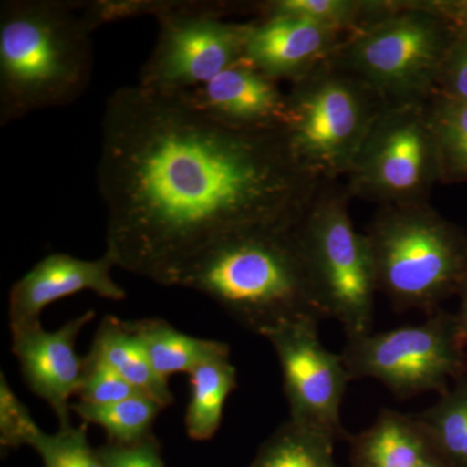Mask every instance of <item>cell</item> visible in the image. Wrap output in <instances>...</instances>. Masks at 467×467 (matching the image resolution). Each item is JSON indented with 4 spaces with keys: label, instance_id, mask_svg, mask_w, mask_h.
Instances as JSON below:
<instances>
[{
    "label": "cell",
    "instance_id": "cell-1",
    "mask_svg": "<svg viewBox=\"0 0 467 467\" xmlns=\"http://www.w3.org/2000/svg\"><path fill=\"white\" fill-rule=\"evenodd\" d=\"M98 187L106 254L165 287L218 242L303 218L321 181L279 129L221 124L183 95L117 88L101 119Z\"/></svg>",
    "mask_w": 467,
    "mask_h": 467
},
{
    "label": "cell",
    "instance_id": "cell-2",
    "mask_svg": "<svg viewBox=\"0 0 467 467\" xmlns=\"http://www.w3.org/2000/svg\"><path fill=\"white\" fill-rule=\"evenodd\" d=\"M299 223L248 230L218 242L178 287L201 292L252 333L325 318L301 244Z\"/></svg>",
    "mask_w": 467,
    "mask_h": 467
},
{
    "label": "cell",
    "instance_id": "cell-3",
    "mask_svg": "<svg viewBox=\"0 0 467 467\" xmlns=\"http://www.w3.org/2000/svg\"><path fill=\"white\" fill-rule=\"evenodd\" d=\"M84 3L7 0L0 7V124L81 98L92 73Z\"/></svg>",
    "mask_w": 467,
    "mask_h": 467
},
{
    "label": "cell",
    "instance_id": "cell-4",
    "mask_svg": "<svg viewBox=\"0 0 467 467\" xmlns=\"http://www.w3.org/2000/svg\"><path fill=\"white\" fill-rule=\"evenodd\" d=\"M367 235L378 291L396 309L432 313L467 285V241L422 202L383 205Z\"/></svg>",
    "mask_w": 467,
    "mask_h": 467
},
{
    "label": "cell",
    "instance_id": "cell-5",
    "mask_svg": "<svg viewBox=\"0 0 467 467\" xmlns=\"http://www.w3.org/2000/svg\"><path fill=\"white\" fill-rule=\"evenodd\" d=\"M279 130L322 183L347 175L386 101L333 57L294 82Z\"/></svg>",
    "mask_w": 467,
    "mask_h": 467
},
{
    "label": "cell",
    "instance_id": "cell-6",
    "mask_svg": "<svg viewBox=\"0 0 467 467\" xmlns=\"http://www.w3.org/2000/svg\"><path fill=\"white\" fill-rule=\"evenodd\" d=\"M451 45L441 11L391 7L350 32L333 57L386 103L425 101Z\"/></svg>",
    "mask_w": 467,
    "mask_h": 467
},
{
    "label": "cell",
    "instance_id": "cell-7",
    "mask_svg": "<svg viewBox=\"0 0 467 467\" xmlns=\"http://www.w3.org/2000/svg\"><path fill=\"white\" fill-rule=\"evenodd\" d=\"M299 233L325 318L340 324L348 339L371 333L376 270L367 235L350 220L346 196L321 190L301 218Z\"/></svg>",
    "mask_w": 467,
    "mask_h": 467
},
{
    "label": "cell",
    "instance_id": "cell-8",
    "mask_svg": "<svg viewBox=\"0 0 467 467\" xmlns=\"http://www.w3.org/2000/svg\"><path fill=\"white\" fill-rule=\"evenodd\" d=\"M466 342L456 316L438 309L422 324L350 337L340 356L350 380L376 379L399 398L441 395L466 376Z\"/></svg>",
    "mask_w": 467,
    "mask_h": 467
},
{
    "label": "cell",
    "instance_id": "cell-9",
    "mask_svg": "<svg viewBox=\"0 0 467 467\" xmlns=\"http://www.w3.org/2000/svg\"><path fill=\"white\" fill-rule=\"evenodd\" d=\"M227 5L156 2L159 34L138 85L160 94H181L207 84L244 58L248 23L223 20Z\"/></svg>",
    "mask_w": 467,
    "mask_h": 467
},
{
    "label": "cell",
    "instance_id": "cell-10",
    "mask_svg": "<svg viewBox=\"0 0 467 467\" xmlns=\"http://www.w3.org/2000/svg\"><path fill=\"white\" fill-rule=\"evenodd\" d=\"M426 101L386 103L347 174L348 192L383 205L425 202L441 178Z\"/></svg>",
    "mask_w": 467,
    "mask_h": 467
},
{
    "label": "cell",
    "instance_id": "cell-11",
    "mask_svg": "<svg viewBox=\"0 0 467 467\" xmlns=\"http://www.w3.org/2000/svg\"><path fill=\"white\" fill-rule=\"evenodd\" d=\"M318 324L319 319H301L264 337L281 365L290 420L337 441L347 436L340 410L350 378L342 356L319 339Z\"/></svg>",
    "mask_w": 467,
    "mask_h": 467
},
{
    "label": "cell",
    "instance_id": "cell-12",
    "mask_svg": "<svg viewBox=\"0 0 467 467\" xmlns=\"http://www.w3.org/2000/svg\"><path fill=\"white\" fill-rule=\"evenodd\" d=\"M94 317V310H88L54 331L45 330L41 321L11 331L12 352L24 380L50 405L58 427L72 425L70 399L78 395L85 371V358L76 352L77 337Z\"/></svg>",
    "mask_w": 467,
    "mask_h": 467
},
{
    "label": "cell",
    "instance_id": "cell-13",
    "mask_svg": "<svg viewBox=\"0 0 467 467\" xmlns=\"http://www.w3.org/2000/svg\"><path fill=\"white\" fill-rule=\"evenodd\" d=\"M115 267V261L106 252L95 260L67 254L43 257L9 291L11 331L41 321L43 309L78 292L91 291L104 299L124 300L126 292L112 276Z\"/></svg>",
    "mask_w": 467,
    "mask_h": 467
},
{
    "label": "cell",
    "instance_id": "cell-14",
    "mask_svg": "<svg viewBox=\"0 0 467 467\" xmlns=\"http://www.w3.org/2000/svg\"><path fill=\"white\" fill-rule=\"evenodd\" d=\"M343 30L296 15H261L248 23L244 58L261 73L295 82L333 57Z\"/></svg>",
    "mask_w": 467,
    "mask_h": 467
},
{
    "label": "cell",
    "instance_id": "cell-15",
    "mask_svg": "<svg viewBox=\"0 0 467 467\" xmlns=\"http://www.w3.org/2000/svg\"><path fill=\"white\" fill-rule=\"evenodd\" d=\"M181 95L211 119L233 128L272 130L284 124L287 97L275 79L245 58Z\"/></svg>",
    "mask_w": 467,
    "mask_h": 467
},
{
    "label": "cell",
    "instance_id": "cell-16",
    "mask_svg": "<svg viewBox=\"0 0 467 467\" xmlns=\"http://www.w3.org/2000/svg\"><path fill=\"white\" fill-rule=\"evenodd\" d=\"M352 467H417L431 450L416 416L384 409L373 425L350 438Z\"/></svg>",
    "mask_w": 467,
    "mask_h": 467
},
{
    "label": "cell",
    "instance_id": "cell-17",
    "mask_svg": "<svg viewBox=\"0 0 467 467\" xmlns=\"http://www.w3.org/2000/svg\"><path fill=\"white\" fill-rule=\"evenodd\" d=\"M143 344L153 368L162 379L174 374H190L211 359L230 356V347L218 340L181 333L167 321L156 318L125 321Z\"/></svg>",
    "mask_w": 467,
    "mask_h": 467
},
{
    "label": "cell",
    "instance_id": "cell-18",
    "mask_svg": "<svg viewBox=\"0 0 467 467\" xmlns=\"http://www.w3.org/2000/svg\"><path fill=\"white\" fill-rule=\"evenodd\" d=\"M91 352L162 409L173 404L174 396L168 380L156 373L143 344L129 330L125 321L112 316L104 317L95 335Z\"/></svg>",
    "mask_w": 467,
    "mask_h": 467
},
{
    "label": "cell",
    "instance_id": "cell-19",
    "mask_svg": "<svg viewBox=\"0 0 467 467\" xmlns=\"http://www.w3.org/2000/svg\"><path fill=\"white\" fill-rule=\"evenodd\" d=\"M190 376V399L184 426L196 441L213 438L223 423L230 393L236 387V368L230 356L211 359L193 368Z\"/></svg>",
    "mask_w": 467,
    "mask_h": 467
},
{
    "label": "cell",
    "instance_id": "cell-20",
    "mask_svg": "<svg viewBox=\"0 0 467 467\" xmlns=\"http://www.w3.org/2000/svg\"><path fill=\"white\" fill-rule=\"evenodd\" d=\"M430 444L451 467H467V376L416 414Z\"/></svg>",
    "mask_w": 467,
    "mask_h": 467
},
{
    "label": "cell",
    "instance_id": "cell-21",
    "mask_svg": "<svg viewBox=\"0 0 467 467\" xmlns=\"http://www.w3.org/2000/svg\"><path fill=\"white\" fill-rule=\"evenodd\" d=\"M335 439L288 418L261 445L250 467H339Z\"/></svg>",
    "mask_w": 467,
    "mask_h": 467
},
{
    "label": "cell",
    "instance_id": "cell-22",
    "mask_svg": "<svg viewBox=\"0 0 467 467\" xmlns=\"http://www.w3.org/2000/svg\"><path fill=\"white\" fill-rule=\"evenodd\" d=\"M162 408L149 396H134L110 404H72V411L90 425L99 426L115 444L129 445L150 436Z\"/></svg>",
    "mask_w": 467,
    "mask_h": 467
},
{
    "label": "cell",
    "instance_id": "cell-23",
    "mask_svg": "<svg viewBox=\"0 0 467 467\" xmlns=\"http://www.w3.org/2000/svg\"><path fill=\"white\" fill-rule=\"evenodd\" d=\"M430 116L441 178H467V103L439 95Z\"/></svg>",
    "mask_w": 467,
    "mask_h": 467
},
{
    "label": "cell",
    "instance_id": "cell-24",
    "mask_svg": "<svg viewBox=\"0 0 467 467\" xmlns=\"http://www.w3.org/2000/svg\"><path fill=\"white\" fill-rule=\"evenodd\" d=\"M261 15L285 14L310 18L324 26L355 32L364 26V18L379 16L389 11L382 3L353 2V0H273L256 5Z\"/></svg>",
    "mask_w": 467,
    "mask_h": 467
},
{
    "label": "cell",
    "instance_id": "cell-25",
    "mask_svg": "<svg viewBox=\"0 0 467 467\" xmlns=\"http://www.w3.org/2000/svg\"><path fill=\"white\" fill-rule=\"evenodd\" d=\"M43 467H104L88 442L85 427H58L55 434L43 430L32 442Z\"/></svg>",
    "mask_w": 467,
    "mask_h": 467
},
{
    "label": "cell",
    "instance_id": "cell-26",
    "mask_svg": "<svg viewBox=\"0 0 467 467\" xmlns=\"http://www.w3.org/2000/svg\"><path fill=\"white\" fill-rule=\"evenodd\" d=\"M78 395L86 404L100 405L126 400L143 393L90 350L85 358L84 379Z\"/></svg>",
    "mask_w": 467,
    "mask_h": 467
},
{
    "label": "cell",
    "instance_id": "cell-27",
    "mask_svg": "<svg viewBox=\"0 0 467 467\" xmlns=\"http://www.w3.org/2000/svg\"><path fill=\"white\" fill-rule=\"evenodd\" d=\"M41 429L33 420L29 409L12 391L7 378L0 376V444L3 448L32 447Z\"/></svg>",
    "mask_w": 467,
    "mask_h": 467
},
{
    "label": "cell",
    "instance_id": "cell-28",
    "mask_svg": "<svg viewBox=\"0 0 467 467\" xmlns=\"http://www.w3.org/2000/svg\"><path fill=\"white\" fill-rule=\"evenodd\" d=\"M97 451L104 467H165L152 436L129 445L112 442Z\"/></svg>",
    "mask_w": 467,
    "mask_h": 467
},
{
    "label": "cell",
    "instance_id": "cell-29",
    "mask_svg": "<svg viewBox=\"0 0 467 467\" xmlns=\"http://www.w3.org/2000/svg\"><path fill=\"white\" fill-rule=\"evenodd\" d=\"M438 85L442 97L467 103V36L451 42Z\"/></svg>",
    "mask_w": 467,
    "mask_h": 467
},
{
    "label": "cell",
    "instance_id": "cell-30",
    "mask_svg": "<svg viewBox=\"0 0 467 467\" xmlns=\"http://www.w3.org/2000/svg\"><path fill=\"white\" fill-rule=\"evenodd\" d=\"M417 467H451L442 460V457L439 456L431 447V450L427 451L426 456L420 461Z\"/></svg>",
    "mask_w": 467,
    "mask_h": 467
},
{
    "label": "cell",
    "instance_id": "cell-31",
    "mask_svg": "<svg viewBox=\"0 0 467 467\" xmlns=\"http://www.w3.org/2000/svg\"><path fill=\"white\" fill-rule=\"evenodd\" d=\"M461 295V306L459 315L456 316L459 319L461 330L467 339V285L460 292Z\"/></svg>",
    "mask_w": 467,
    "mask_h": 467
},
{
    "label": "cell",
    "instance_id": "cell-32",
    "mask_svg": "<svg viewBox=\"0 0 467 467\" xmlns=\"http://www.w3.org/2000/svg\"><path fill=\"white\" fill-rule=\"evenodd\" d=\"M454 8L457 9V11L454 12V17H456L457 20H460L461 23L467 27V2L454 5Z\"/></svg>",
    "mask_w": 467,
    "mask_h": 467
}]
</instances>
